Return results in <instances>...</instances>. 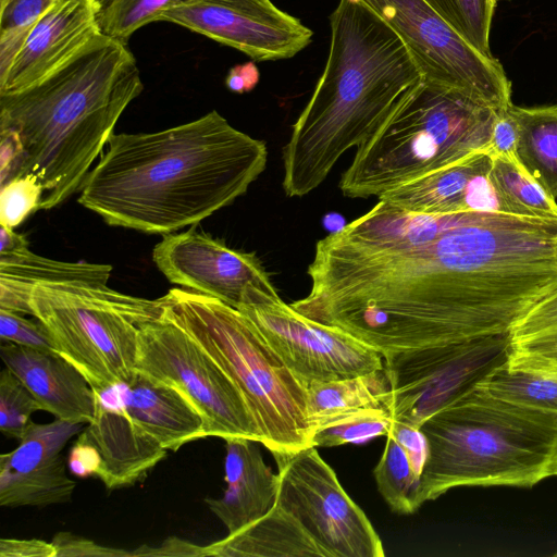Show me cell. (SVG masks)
Wrapping results in <instances>:
<instances>
[{"mask_svg": "<svg viewBox=\"0 0 557 557\" xmlns=\"http://www.w3.org/2000/svg\"><path fill=\"white\" fill-rule=\"evenodd\" d=\"M309 428L321 419L360 408H387L391 389L384 369L305 385ZM389 410V409H388Z\"/></svg>", "mask_w": 557, "mask_h": 557, "instance_id": "obj_26", "label": "cell"}, {"mask_svg": "<svg viewBox=\"0 0 557 557\" xmlns=\"http://www.w3.org/2000/svg\"><path fill=\"white\" fill-rule=\"evenodd\" d=\"M420 507L457 486H532L554 475L557 413L499 398L476 386L428 418Z\"/></svg>", "mask_w": 557, "mask_h": 557, "instance_id": "obj_5", "label": "cell"}, {"mask_svg": "<svg viewBox=\"0 0 557 557\" xmlns=\"http://www.w3.org/2000/svg\"><path fill=\"white\" fill-rule=\"evenodd\" d=\"M519 128L518 157L525 170L557 198V104H511Z\"/></svg>", "mask_w": 557, "mask_h": 557, "instance_id": "obj_27", "label": "cell"}, {"mask_svg": "<svg viewBox=\"0 0 557 557\" xmlns=\"http://www.w3.org/2000/svg\"><path fill=\"white\" fill-rule=\"evenodd\" d=\"M292 307L379 351L509 333L557 288V218L417 213L383 199L315 244Z\"/></svg>", "mask_w": 557, "mask_h": 557, "instance_id": "obj_1", "label": "cell"}, {"mask_svg": "<svg viewBox=\"0 0 557 557\" xmlns=\"http://www.w3.org/2000/svg\"><path fill=\"white\" fill-rule=\"evenodd\" d=\"M238 310L304 385L383 369L379 351L337 327L307 318L283 300Z\"/></svg>", "mask_w": 557, "mask_h": 557, "instance_id": "obj_13", "label": "cell"}, {"mask_svg": "<svg viewBox=\"0 0 557 557\" xmlns=\"http://www.w3.org/2000/svg\"><path fill=\"white\" fill-rule=\"evenodd\" d=\"M159 21L232 47L253 61L289 59L304 50L313 35L271 0H190L164 11Z\"/></svg>", "mask_w": 557, "mask_h": 557, "instance_id": "obj_15", "label": "cell"}, {"mask_svg": "<svg viewBox=\"0 0 557 557\" xmlns=\"http://www.w3.org/2000/svg\"><path fill=\"white\" fill-rule=\"evenodd\" d=\"M4 1H7V0H0V3L4 2Z\"/></svg>", "mask_w": 557, "mask_h": 557, "instance_id": "obj_46", "label": "cell"}, {"mask_svg": "<svg viewBox=\"0 0 557 557\" xmlns=\"http://www.w3.org/2000/svg\"><path fill=\"white\" fill-rule=\"evenodd\" d=\"M490 176L512 214L557 218V202L523 164L490 158Z\"/></svg>", "mask_w": 557, "mask_h": 557, "instance_id": "obj_29", "label": "cell"}, {"mask_svg": "<svg viewBox=\"0 0 557 557\" xmlns=\"http://www.w3.org/2000/svg\"><path fill=\"white\" fill-rule=\"evenodd\" d=\"M499 112L461 94L424 84L357 147L338 187L351 198L380 197L481 151Z\"/></svg>", "mask_w": 557, "mask_h": 557, "instance_id": "obj_7", "label": "cell"}, {"mask_svg": "<svg viewBox=\"0 0 557 557\" xmlns=\"http://www.w3.org/2000/svg\"><path fill=\"white\" fill-rule=\"evenodd\" d=\"M125 386L122 409L131 421L165 449L208 437L207 423L194 403L178 388L141 372Z\"/></svg>", "mask_w": 557, "mask_h": 557, "instance_id": "obj_22", "label": "cell"}, {"mask_svg": "<svg viewBox=\"0 0 557 557\" xmlns=\"http://www.w3.org/2000/svg\"><path fill=\"white\" fill-rule=\"evenodd\" d=\"M392 435L406 451L416 476L420 480L426 458L428 441L420 428L392 420Z\"/></svg>", "mask_w": 557, "mask_h": 557, "instance_id": "obj_39", "label": "cell"}, {"mask_svg": "<svg viewBox=\"0 0 557 557\" xmlns=\"http://www.w3.org/2000/svg\"><path fill=\"white\" fill-rule=\"evenodd\" d=\"M260 73L255 62H246L233 66L225 78L227 89L236 94L252 90L259 83Z\"/></svg>", "mask_w": 557, "mask_h": 557, "instance_id": "obj_44", "label": "cell"}, {"mask_svg": "<svg viewBox=\"0 0 557 557\" xmlns=\"http://www.w3.org/2000/svg\"><path fill=\"white\" fill-rule=\"evenodd\" d=\"M511 104L497 115L490 141L481 152L488 158H503L513 163H520L518 157L519 128L511 111Z\"/></svg>", "mask_w": 557, "mask_h": 557, "instance_id": "obj_37", "label": "cell"}, {"mask_svg": "<svg viewBox=\"0 0 557 557\" xmlns=\"http://www.w3.org/2000/svg\"><path fill=\"white\" fill-rule=\"evenodd\" d=\"M83 423L55 419L32 423L13 450L0 457V506L45 507L70 502L76 483L65 471L62 450Z\"/></svg>", "mask_w": 557, "mask_h": 557, "instance_id": "obj_16", "label": "cell"}, {"mask_svg": "<svg viewBox=\"0 0 557 557\" xmlns=\"http://www.w3.org/2000/svg\"><path fill=\"white\" fill-rule=\"evenodd\" d=\"M478 386L505 400L557 413V373L513 369L504 363Z\"/></svg>", "mask_w": 557, "mask_h": 557, "instance_id": "obj_28", "label": "cell"}, {"mask_svg": "<svg viewBox=\"0 0 557 557\" xmlns=\"http://www.w3.org/2000/svg\"><path fill=\"white\" fill-rule=\"evenodd\" d=\"M41 406L8 368L0 373V431L8 437L22 440L32 425V414Z\"/></svg>", "mask_w": 557, "mask_h": 557, "instance_id": "obj_34", "label": "cell"}, {"mask_svg": "<svg viewBox=\"0 0 557 557\" xmlns=\"http://www.w3.org/2000/svg\"><path fill=\"white\" fill-rule=\"evenodd\" d=\"M423 1L474 49L492 55L490 33L497 0Z\"/></svg>", "mask_w": 557, "mask_h": 557, "instance_id": "obj_32", "label": "cell"}, {"mask_svg": "<svg viewBox=\"0 0 557 557\" xmlns=\"http://www.w3.org/2000/svg\"><path fill=\"white\" fill-rule=\"evenodd\" d=\"M207 549L208 556L218 557H329L301 524L277 503L260 519L207 545Z\"/></svg>", "mask_w": 557, "mask_h": 557, "instance_id": "obj_24", "label": "cell"}, {"mask_svg": "<svg viewBox=\"0 0 557 557\" xmlns=\"http://www.w3.org/2000/svg\"><path fill=\"white\" fill-rule=\"evenodd\" d=\"M403 39L425 85L461 94L496 111L511 84L493 55L474 49L423 0H361Z\"/></svg>", "mask_w": 557, "mask_h": 557, "instance_id": "obj_9", "label": "cell"}, {"mask_svg": "<svg viewBox=\"0 0 557 557\" xmlns=\"http://www.w3.org/2000/svg\"><path fill=\"white\" fill-rule=\"evenodd\" d=\"M136 371L182 391L202 413L208 437L261 433L240 391L223 368L181 326L161 318L139 325Z\"/></svg>", "mask_w": 557, "mask_h": 557, "instance_id": "obj_10", "label": "cell"}, {"mask_svg": "<svg viewBox=\"0 0 557 557\" xmlns=\"http://www.w3.org/2000/svg\"><path fill=\"white\" fill-rule=\"evenodd\" d=\"M67 466L78 478L96 475L100 466L99 455L94 446L76 440L70 449Z\"/></svg>", "mask_w": 557, "mask_h": 557, "instance_id": "obj_43", "label": "cell"}, {"mask_svg": "<svg viewBox=\"0 0 557 557\" xmlns=\"http://www.w3.org/2000/svg\"><path fill=\"white\" fill-rule=\"evenodd\" d=\"M110 264L64 262L32 252L28 243L0 252V309L32 315L33 288L49 283H88L107 285Z\"/></svg>", "mask_w": 557, "mask_h": 557, "instance_id": "obj_23", "label": "cell"}, {"mask_svg": "<svg viewBox=\"0 0 557 557\" xmlns=\"http://www.w3.org/2000/svg\"><path fill=\"white\" fill-rule=\"evenodd\" d=\"M152 259L171 283L236 309L282 300L253 252L231 248L195 228L165 234Z\"/></svg>", "mask_w": 557, "mask_h": 557, "instance_id": "obj_14", "label": "cell"}, {"mask_svg": "<svg viewBox=\"0 0 557 557\" xmlns=\"http://www.w3.org/2000/svg\"><path fill=\"white\" fill-rule=\"evenodd\" d=\"M0 337L1 342L55 351L53 341L40 321L34 322L25 319L21 313L4 309H0Z\"/></svg>", "mask_w": 557, "mask_h": 557, "instance_id": "obj_36", "label": "cell"}, {"mask_svg": "<svg viewBox=\"0 0 557 557\" xmlns=\"http://www.w3.org/2000/svg\"><path fill=\"white\" fill-rule=\"evenodd\" d=\"M268 149L218 111L153 133L113 134L77 201L111 226L170 234L244 195Z\"/></svg>", "mask_w": 557, "mask_h": 557, "instance_id": "obj_2", "label": "cell"}, {"mask_svg": "<svg viewBox=\"0 0 557 557\" xmlns=\"http://www.w3.org/2000/svg\"><path fill=\"white\" fill-rule=\"evenodd\" d=\"M131 556L205 557L208 556V549L207 546H200L173 536L166 539L157 547L140 546L131 552Z\"/></svg>", "mask_w": 557, "mask_h": 557, "instance_id": "obj_41", "label": "cell"}, {"mask_svg": "<svg viewBox=\"0 0 557 557\" xmlns=\"http://www.w3.org/2000/svg\"><path fill=\"white\" fill-rule=\"evenodd\" d=\"M554 475H557V461H556V465H555V468H554Z\"/></svg>", "mask_w": 557, "mask_h": 557, "instance_id": "obj_45", "label": "cell"}, {"mask_svg": "<svg viewBox=\"0 0 557 557\" xmlns=\"http://www.w3.org/2000/svg\"><path fill=\"white\" fill-rule=\"evenodd\" d=\"M158 300L162 317L185 330L236 384L274 457L311 446L306 387L246 314L186 288H171Z\"/></svg>", "mask_w": 557, "mask_h": 557, "instance_id": "obj_6", "label": "cell"}, {"mask_svg": "<svg viewBox=\"0 0 557 557\" xmlns=\"http://www.w3.org/2000/svg\"><path fill=\"white\" fill-rule=\"evenodd\" d=\"M490 168L491 159L475 151L394 188L379 199L426 214L467 211L511 213L491 180Z\"/></svg>", "mask_w": 557, "mask_h": 557, "instance_id": "obj_18", "label": "cell"}, {"mask_svg": "<svg viewBox=\"0 0 557 557\" xmlns=\"http://www.w3.org/2000/svg\"><path fill=\"white\" fill-rule=\"evenodd\" d=\"M508 335V367L557 373V288L529 308Z\"/></svg>", "mask_w": 557, "mask_h": 557, "instance_id": "obj_25", "label": "cell"}, {"mask_svg": "<svg viewBox=\"0 0 557 557\" xmlns=\"http://www.w3.org/2000/svg\"><path fill=\"white\" fill-rule=\"evenodd\" d=\"M190 0H99L101 33L124 44L143 26L159 21L164 11Z\"/></svg>", "mask_w": 557, "mask_h": 557, "instance_id": "obj_33", "label": "cell"}, {"mask_svg": "<svg viewBox=\"0 0 557 557\" xmlns=\"http://www.w3.org/2000/svg\"><path fill=\"white\" fill-rule=\"evenodd\" d=\"M392 416L387 408H360L334 414L315 422L310 430L311 446L333 447L361 444L387 435Z\"/></svg>", "mask_w": 557, "mask_h": 557, "instance_id": "obj_30", "label": "cell"}, {"mask_svg": "<svg viewBox=\"0 0 557 557\" xmlns=\"http://www.w3.org/2000/svg\"><path fill=\"white\" fill-rule=\"evenodd\" d=\"M0 357L55 419L89 423L100 397L87 377L55 351L39 350L1 342Z\"/></svg>", "mask_w": 557, "mask_h": 557, "instance_id": "obj_19", "label": "cell"}, {"mask_svg": "<svg viewBox=\"0 0 557 557\" xmlns=\"http://www.w3.org/2000/svg\"><path fill=\"white\" fill-rule=\"evenodd\" d=\"M224 480L219 498H206L209 509L235 533L267 515L275 505L280 478L264 462L258 441L227 437Z\"/></svg>", "mask_w": 557, "mask_h": 557, "instance_id": "obj_21", "label": "cell"}, {"mask_svg": "<svg viewBox=\"0 0 557 557\" xmlns=\"http://www.w3.org/2000/svg\"><path fill=\"white\" fill-rule=\"evenodd\" d=\"M99 0H61L45 10L4 75L0 94L26 89L51 75L101 33Z\"/></svg>", "mask_w": 557, "mask_h": 557, "instance_id": "obj_17", "label": "cell"}, {"mask_svg": "<svg viewBox=\"0 0 557 557\" xmlns=\"http://www.w3.org/2000/svg\"><path fill=\"white\" fill-rule=\"evenodd\" d=\"M0 557H55L51 542L38 539H1Z\"/></svg>", "mask_w": 557, "mask_h": 557, "instance_id": "obj_42", "label": "cell"}, {"mask_svg": "<svg viewBox=\"0 0 557 557\" xmlns=\"http://www.w3.org/2000/svg\"><path fill=\"white\" fill-rule=\"evenodd\" d=\"M51 543L55 557H126L131 552L99 545L98 543L75 535L71 532L57 533Z\"/></svg>", "mask_w": 557, "mask_h": 557, "instance_id": "obj_38", "label": "cell"}, {"mask_svg": "<svg viewBox=\"0 0 557 557\" xmlns=\"http://www.w3.org/2000/svg\"><path fill=\"white\" fill-rule=\"evenodd\" d=\"M77 440L94 446L100 466L96 476L109 490L134 485L165 456L157 440L137 428L123 409L108 407L100 396L96 414Z\"/></svg>", "mask_w": 557, "mask_h": 557, "instance_id": "obj_20", "label": "cell"}, {"mask_svg": "<svg viewBox=\"0 0 557 557\" xmlns=\"http://www.w3.org/2000/svg\"><path fill=\"white\" fill-rule=\"evenodd\" d=\"M29 305L32 315L48 330L55 352L73 363L100 395L134 379L139 325L162 315L158 299L88 283L37 285Z\"/></svg>", "mask_w": 557, "mask_h": 557, "instance_id": "obj_8", "label": "cell"}, {"mask_svg": "<svg viewBox=\"0 0 557 557\" xmlns=\"http://www.w3.org/2000/svg\"><path fill=\"white\" fill-rule=\"evenodd\" d=\"M509 333L383 357L392 420L416 428L507 362Z\"/></svg>", "mask_w": 557, "mask_h": 557, "instance_id": "obj_11", "label": "cell"}, {"mask_svg": "<svg viewBox=\"0 0 557 557\" xmlns=\"http://www.w3.org/2000/svg\"><path fill=\"white\" fill-rule=\"evenodd\" d=\"M44 187L34 174L15 176L1 185L0 225L14 228L39 209Z\"/></svg>", "mask_w": 557, "mask_h": 557, "instance_id": "obj_35", "label": "cell"}, {"mask_svg": "<svg viewBox=\"0 0 557 557\" xmlns=\"http://www.w3.org/2000/svg\"><path fill=\"white\" fill-rule=\"evenodd\" d=\"M143 89L126 44L100 34L37 84L0 94V132L18 136L23 153L15 176L39 180L45 191L39 209H52L81 189Z\"/></svg>", "mask_w": 557, "mask_h": 557, "instance_id": "obj_4", "label": "cell"}, {"mask_svg": "<svg viewBox=\"0 0 557 557\" xmlns=\"http://www.w3.org/2000/svg\"><path fill=\"white\" fill-rule=\"evenodd\" d=\"M276 503L289 512L329 557H383L381 539L348 496L317 447L274 457Z\"/></svg>", "mask_w": 557, "mask_h": 557, "instance_id": "obj_12", "label": "cell"}, {"mask_svg": "<svg viewBox=\"0 0 557 557\" xmlns=\"http://www.w3.org/2000/svg\"><path fill=\"white\" fill-rule=\"evenodd\" d=\"M497 1H500V0H497Z\"/></svg>", "mask_w": 557, "mask_h": 557, "instance_id": "obj_47", "label": "cell"}, {"mask_svg": "<svg viewBox=\"0 0 557 557\" xmlns=\"http://www.w3.org/2000/svg\"><path fill=\"white\" fill-rule=\"evenodd\" d=\"M380 494L392 511L411 515L418 508L417 494L420 480L416 476L403 447L389 434L383 454L373 469Z\"/></svg>", "mask_w": 557, "mask_h": 557, "instance_id": "obj_31", "label": "cell"}, {"mask_svg": "<svg viewBox=\"0 0 557 557\" xmlns=\"http://www.w3.org/2000/svg\"><path fill=\"white\" fill-rule=\"evenodd\" d=\"M324 70L283 148V189L302 197L424 85L398 34L361 0L330 16Z\"/></svg>", "mask_w": 557, "mask_h": 557, "instance_id": "obj_3", "label": "cell"}, {"mask_svg": "<svg viewBox=\"0 0 557 557\" xmlns=\"http://www.w3.org/2000/svg\"><path fill=\"white\" fill-rule=\"evenodd\" d=\"M61 0H7L0 3V32L29 26L45 10Z\"/></svg>", "mask_w": 557, "mask_h": 557, "instance_id": "obj_40", "label": "cell"}]
</instances>
